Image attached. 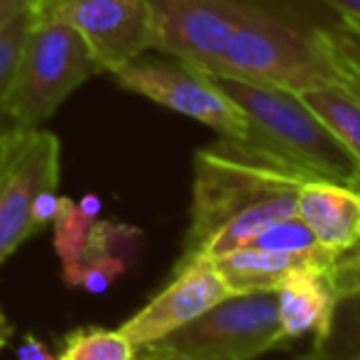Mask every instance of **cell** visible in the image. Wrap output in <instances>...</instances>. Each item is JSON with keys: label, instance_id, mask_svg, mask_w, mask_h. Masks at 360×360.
<instances>
[{"label": "cell", "instance_id": "484cf974", "mask_svg": "<svg viewBox=\"0 0 360 360\" xmlns=\"http://www.w3.org/2000/svg\"><path fill=\"white\" fill-rule=\"evenodd\" d=\"M319 3L333 10L338 20H346V22L360 27V0H319Z\"/></svg>", "mask_w": 360, "mask_h": 360}, {"label": "cell", "instance_id": "7402d4cb", "mask_svg": "<svg viewBox=\"0 0 360 360\" xmlns=\"http://www.w3.org/2000/svg\"><path fill=\"white\" fill-rule=\"evenodd\" d=\"M331 277L341 297L360 289V245H356L353 250L343 252V255H338L333 260Z\"/></svg>", "mask_w": 360, "mask_h": 360}, {"label": "cell", "instance_id": "9c48e42d", "mask_svg": "<svg viewBox=\"0 0 360 360\" xmlns=\"http://www.w3.org/2000/svg\"><path fill=\"white\" fill-rule=\"evenodd\" d=\"M49 184H59V140L42 128L22 130L0 169V265L34 238V196Z\"/></svg>", "mask_w": 360, "mask_h": 360}, {"label": "cell", "instance_id": "4fadbf2b", "mask_svg": "<svg viewBox=\"0 0 360 360\" xmlns=\"http://www.w3.org/2000/svg\"><path fill=\"white\" fill-rule=\"evenodd\" d=\"M140 231L133 226L103 221L94 223L86 248L74 262L62 265L67 287H81L91 294L105 292L128 267V252L138 245Z\"/></svg>", "mask_w": 360, "mask_h": 360}, {"label": "cell", "instance_id": "4316f807", "mask_svg": "<svg viewBox=\"0 0 360 360\" xmlns=\"http://www.w3.org/2000/svg\"><path fill=\"white\" fill-rule=\"evenodd\" d=\"M20 135H22V130L18 128H0V169L8 162L10 152H13L15 143L20 140Z\"/></svg>", "mask_w": 360, "mask_h": 360}, {"label": "cell", "instance_id": "3957f363", "mask_svg": "<svg viewBox=\"0 0 360 360\" xmlns=\"http://www.w3.org/2000/svg\"><path fill=\"white\" fill-rule=\"evenodd\" d=\"M101 72V64L76 30L34 15L13 86L3 101V118L18 130L42 128L79 86Z\"/></svg>", "mask_w": 360, "mask_h": 360}, {"label": "cell", "instance_id": "f546056e", "mask_svg": "<svg viewBox=\"0 0 360 360\" xmlns=\"http://www.w3.org/2000/svg\"><path fill=\"white\" fill-rule=\"evenodd\" d=\"M299 360H321L316 356V353H309V356H304V358H299Z\"/></svg>", "mask_w": 360, "mask_h": 360}, {"label": "cell", "instance_id": "ffe728a7", "mask_svg": "<svg viewBox=\"0 0 360 360\" xmlns=\"http://www.w3.org/2000/svg\"><path fill=\"white\" fill-rule=\"evenodd\" d=\"M250 248H262V250H277V252H292V255H323V248L316 243L314 233L297 214L287 216L282 221H275L260 231L250 243ZM328 255V252H326Z\"/></svg>", "mask_w": 360, "mask_h": 360}, {"label": "cell", "instance_id": "603a6c76", "mask_svg": "<svg viewBox=\"0 0 360 360\" xmlns=\"http://www.w3.org/2000/svg\"><path fill=\"white\" fill-rule=\"evenodd\" d=\"M59 209V194L57 184H49L34 196L32 204V216H30V226H32V236H37L39 231H44L47 226H52L54 216Z\"/></svg>", "mask_w": 360, "mask_h": 360}, {"label": "cell", "instance_id": "4dcf8cb0", "mask_svg": "<svg viewBox=\"0 0 360 360\" xmlns=\"http://www.w3.org/2000/svg\"><path fill=\"white\" fill-rule=\"evenodd\" d=\"M351 360H360V356H358V358H351Z\"/></svg>", "mask_w": 360, "mask_h": 360}, {"label": "cell", "instance_id": "7a4b0ae2", "mask_svg": "<svg viewBox=\"0 0 360 360\" xmlns=\"http://www.w3.org/2000/svg\"><path fill=\"white\" fill-rule=\"evenodd\" d=\"M243 110L248 133L240 143L311 176L360 186V167L336 135L316 118L294 91L250 84L231 76H211Z\"/></svg>", "mask_w": 360, "mask_h": 360}, {"label": "cell", "instance_id": "ba28073f", "mask_svg": "<svg viewBox=\"0 0 360 360\" xmlns=\"http://www.w3.org/2000/svg\"><path fill=\"white\" fill-rule=\"evenodd\" d=\"M240 0H150L152 49L181 67L216 76L240 18Z\"/></svg>", "mask_w": 360, "mask_h": 360}, {"label": "cell", "instance_id": "cb8c5ba5", "mask_svg": "<svg viewBox=\"0 0 360 360\" xmlns=\"http://www.w3.org/2000/svg\"><path fill=\"white\" fill-rule=\"evenodd\" d=\"M18 360H59V358L52 356L47 343L39 341L34 333H27L22 338V343L18 346Z\"/></svg>", "mask_w": 360, "mask_h": 360}, {"label": "cell", "instance_id": "9a60e30c", "mask_svg": "<svg viewBox=\"0 0 360 360\" xmlns=\"http://www.w3.org/2000/svg\"><path fill=\"white\" fill-rule=\"evenodd\" d=\"M297 96L316 113V118L336 135V140L348 150V155L360 167V98L353 96L338 81L309 86L297 91Z\"/></svg>", "mask_w": 360, "mask_h": 360}, {"label": "cell", "instance_id": "52a82bcc", "mask_svg": "<svg viewBox=\"0 0 360 360\" xmlns=\"http://www.w3.org/2000/svg\"><path fill=\"white\" fill-rule=\"evenodd\" d=\"M34 15L76 30L110 74L152 49L150 0H37Z\"/></svg>", "mask_w": 360, "mask_h": 360}, {"label": "cell", "instance_id": "8992f818", "mask_svg": "<svg viewBox=\"0 0 360 360\" xmlns=\"http://www.w3.org/2000/svg\"><path fill=\"white\" fill-rule=\"evenodd\" d=\"M120 89L145 96L152 103L181 113L201 125L214 128L221 138L243 140L248 123L243 110L216 86L209 74L172 64L133 62L113 72Z\"/></svg>", "mask_w": 360, "mask_h": 360}, {"label": "cell", "instance_id": "e0dca14e", "mask_svg": "<svg viewBox=\"0 0 360 360\" xmlns=\"http://www.w3.org/2000/svg\"><path fill=\"white\" fill-rule=\"evenodd\" d=\"M103 201L96 194H86L81 201L59 196V209L52 221L54 228V250H57L62 265H69L84 252L91 228L98 221Z\"/></svg>", "mask_w": 360, "mask_h": 360}, {"label": "cell", "instance_id": "6da1fadb", "mask_svg": "<svg viewBox=\"0 0 360 360\" xmlns=\"http://www.w3.org/2000/svg\"><path fill=\"white\" fill-rule=\"evenodd\" d=\"M307 179L240 140L221 138L199 150L181 260H216L245 248L267 226L297 214V191Z\"/></svg>", "mask_w": 360, "mask_h": 360}, {"label": "cell", "instance_id": "8fae6325", "mask_svg": "<svg viewBox=\"0 0 360 360\" xmlns=\"http://www.w3.org/2000/svg\"><path fill=\"white\" fill-rule=\"evenodd\" d=\"M297 216L328 255L338 257L360 245V186L307 179L297 191Z\"/></svg>", "mask_w": 360, "mask_h": 360}, {"label": "cell", "instance_id": "44dd1931", "mask_svg": "<svg viewBox=\"0 0 360 360\" xmlns=\"http://www.w3.org/2000/svg\"><path fill=\"white\" fill-rule=\"evenodd\" d=\"M32 20H34V8L30 10V13L20 15V18L0 34V120H3V101H5V96H8L10 86H13L18 59H20V52H22L25 37H27ZM0 128H10V125L0 123Z\"/></svg>", "mask_w": 360, "mask_h": 360}, {"label": "cell", "instance_id": "83f0119b", "mask_svg": "<svg viewBox=\"0 0 360 360\" xmlns=\"http://www.w3.org/2000/svg\"><path fill=\"white\" fill-rule=\"evenodd\" d=\"M10 336H13V323H10V319L5 316V311L0 309V351L8 346Z\"/></svg>", "mask_w": 360, "mask_h": 360}, {"label": "cell", "instance_id": "d4e9b609", "mask_svg": "<svg viewBox=\"0 0 360 360\" xmlns=\"http://www.w3.org/2000/svg\"><path fill=\"white\" fill-rule=\"evenodd\" d=\"M37 5V0H0V34L20 18V15L30 13Z\"/></svg>", "mask_w": 360, "mask_h": 360}, {"label": "cell", "instance_id": "30bf717a", "mask_svg": "<svg viewBox=\"0 0 360 360\" xmlns=\"http://www.w3.org/2000/svg\"><path fill=\"white\" fill-rule=\"evenodd\" d=\"M228 294L233 292L223 282L214 260L206 257L179 260L169 285L118 328L140 351L194 321Z\"/></svg>", "mask_w": 360, "mask_h": 360}, {"label": "cell", "instance_id": "277c9868", "mask_svg": "<svg viewBox=\"0 0 360 360\" xmlns=\"http://www.w3.org/2000/svg\"><path fill=\"white\" fill-rule=\"evenodd\" d=\"M216 76L277 86L294 94L336 81L314 44L311 30L294 27L250 3H243L240 18L223 52L221 74Z\"/></svg>", "mask_w": 360, "mask_h": 360}, {"label": "cell", "instance_id": "7c38bea8", "mask_svg": "<svg viewBox=\"0 0 360 360\" xmlns=\"http://www.w3.org/2000/svg\"><path fill=\"white\" fill-rule=\"evenodd\" d=\"M277 311L285 343L314 333V338L326 331L333 307L338 302V289L333 285L331 267L309 265L299 267L280 282Z\"/></svg>", "mask_w": 360, "mask_h": 360}, {"label": "cell", "instance_id": "ac0fdd59", "mask_svg": "<svg viewBox=\"0 0 360 360\" xmlns=\"http://www.w3.org/2000/svg\"><path fill=\"white\" fill-rule=\"evenodd\" d=\"M321 360H351L360 356V289L336 302L326 331L314 338V351Z\"/></svg>", "mask_w": 360, "mask_h": 360}, {"label": "cell", "instance_id": "5b68a950", "mask_svg": "<svg viewBox=\"0 0 360 360\" xmlns=\"http://www.w3.org/2000/svg\"><path fill=\"white\" fill-rule=\"evenodd\" d=\"M282 343L277 292L262 289L228 294L194 321L140 351L196 360H252Z\"/></svg>", "mask_w": 360, "mask_h": 360}, {"label": "cell", "instance_id": "5bb4252c", "mask_svg": "<svg viewBox=\"0 0 360 360\" xmlns=\"http://www.w3.org/2000/svg\"><path fill=\"white\" fill-rule=\"evenodd\" d=\"M333 255H292V252L262 250V248H238L223 257H216V267L223 282L233 294L240 292H262V289H277L287 275L299 267L326 265L331 267Z\"/></svg>", "mask_w": 360, "mask_h": 360}, {"label": "cell", "instance_id": "2e32d148", "mask_svg": "<svg viewBox=\"0 0 360 360\" xmlns=\"http://www.w3.org/2000/svg\"><path fill=\"white\" fill-rule=\"evenodd\" d=\"M311 37L333 79L360 98V27L338 20L333 25L311 27Z\"/></svg>", "mask_w": 360, "mask_h": 360}, {"label": "cell", "instance_id": "d6986e66", "mask_svg": "<svg viewBox=\"0 0 360 360\" xmlns=\"http://www.w3.org/2000/svg\"><path fill=\"white\" fill-rule=\"evenodd\" d=\"M59 360H138V348L120 328H76L64 338Z\"/></svg>", "mask_w": 360, "mask_h": 360}, {"label": "cell", "instance_id": "f1b7e54d", "mask_svg": "<svg viewBox=\"0 0 360 360\" xmlns=\"http://www.w3.org/2000/svg\"><path fill=\"white\" fill-rule=\"evenodd\" d=\"M138 360H196V358H184V356H152V353L138 351Z\"/></svg>", "mask_w": 360, "mask_h": 360}]
</instances>
